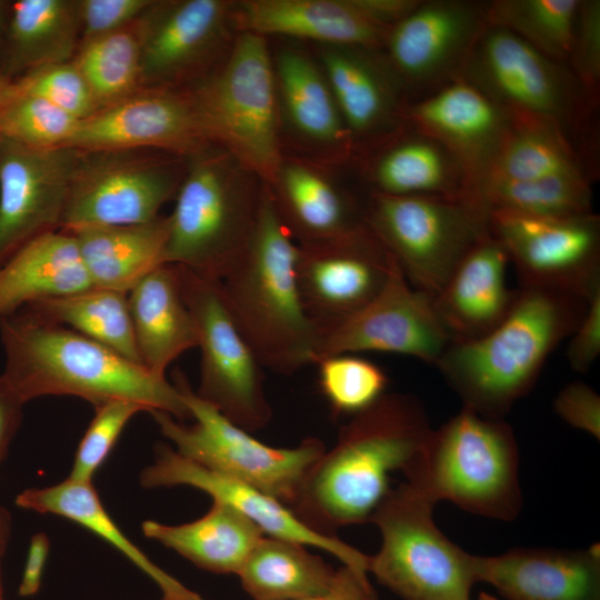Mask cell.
<instances>
[{"mask_svg": "<svg viewBox=\"0 0 600 600\" xmlns=\"http://www.w3.org/2000/svg\"><path fill=\"white\" fill-rule=\"evenodd\" d=\"M509 263L504 247L489 231L456 267L433 298L451 342L477 339L506 317L516 296L507 284Z\"/></svg>", "mask_w": 600, "mask_h": 600, "instance_id": "obj_27", "label": "cell"}, {"mask_svg": "<svg viewBox=\"0 0 600 600\" xmlns=\"http://www.w3.org/2000/svg\"><path fill=\"white\" fill-rule=\"evenodd\" d=\"M238 31L311 40L322 46L381 49L390 30L371 0L236 2Z\"/></svg>", "mask_w": 600, "mask_h": 600, "instance_id": "obj_24", "label": "cell"}, {"mask_svg": "<svg viewBox=\"0 0 600 600\" xmlns=\"http://www.w3.org/2000/svg\"><path fill=\"white\" fill-rule=\"evenodd\" d=\"M12 520L9 511L0 504V568L11 536Z\"/></svg>", "mask_w": 600, "mask_h": 600, "instance_id": "obj_53", "label": "cell"}, {"mask_svg": "<svg viewBox=\"0 0 600 600\" xmlns=\"http://www.w3.org/2000/svg\"><path fill=\"white\" fill-rule=\"evenodd\" d=\"M422 402L408 393H384L341 426L334 446L321 454L289 506L311 530H336L370 522L391 490L418 463L431 434Z\"/></svg>", "mask_w": 600, "mask_h": 600, "instance_id": "obj_1", "label": "cell"}, {"mask_svg": "<svg viewBox=\"0 0 600 600\" xmlns=\"http://www.w3.org/2000/svg\"><path fill=\"white\" fill-rule=\"evenodd\" d=\"M79 0L11 1L0 74L26 72L73 60L80 46Z\"/></svg>", "mask_w": 600, "mask_h": 600, "instance_id": "obj_33", "label": "cell"}, {"mask_svg": "<svg viewBox=\"0 0 600 600\" xmlns=\"http://www.w3.org/2000/svg\"><path fill=\"white\" fill-rule=\"evenodd\" d=\"M14 89L13 80L0 74V113Z\"/></svg>", "mask_w": 600, "mask_h": 600, "instance_id": "obj_55", "label": "cell"}, {"mask_svg": "<svg viewBox=\"0 0 600 600\" xmlns=\"http://www.w3.org/2000/svg\"><path fill=\"white\" fill-rule=\"evenodd\" d=\"M320 391L336 416L352 417L386 392L389 379L376 363L352 354H336L317 363Z\"/></svg>", "mask_w": 600, "mask_h": 600, "instance_id": "obj_43", "label": "cell"}, {"mask_svg": "<svg viewBox=\"0 0 600 600\" xmlns=\"http://www.w3.org/2000/svg\"><path fill=\"white\" fill-rule=\"evenodd\" d=\"M478 581L508 600H600V551L517 548L476 556Z\"/></svg>", "mask_w": 600, "mask_h": 600, "instance_id": "obj_25", "label": "cell"}, {"mask_svg": "<svg viewBox=\"0 0 600 600\" xmlns=\"http://www.w3.org/2000/svg\"><path fill=\"white\" fill-rule=\"evenodd\" d=\"M558 176L584 177L594 182L577 148L556 121L512 113L503 143L481 180H537Z\"/></svg>", "mask_w": 600, "mask_h": 600, "instance_id": "obj_37", "label": "cell"}, {"mask_svg": "<svg viewBox=\"0 0 600 600\" xmlns=\"http://www.w3.org/2000/svg\"><path fill=\"white\" fill-rule=\"evenodd\" d=\"M50 552V541L44 532L34 533L29 542L24 568L18 593L21 597L34 596L42 583L44 567Z\"/></svg>", "mask_w": 600, "mask_h": 600, "instance_id": "obj_50", "label": "cell"}, {"mask_svg": "<svg viewBox=\"0 0 600 600\" xmlns=\"http://www.w3.org/2000/svg\"><path fill=\"white\" fill-rule=\"evenodd\" d=\"M319 60L354 152L367 151L404 124L408 100L380 49L322 46Z\"/></svg>", "mask_w": 600, "mask_h": 600, "instance_id": "obj_22", "label": "cell"}, {"mask_svg": "<svg viewBox=\"0 0 600 600\" xmlns=\"http://www.w3.org/2000/svg\"><path fill=\"white\" fill-rule=\"evenodd\" d=\"M296 600H374V592L369 578L342 566L338 569L337 581L329 592Z\"/></svg>", "mask_w": 600, "mask_h": 600, "instance_id": "obj_52", "label": "cell"}, {"mask_svg": "<svg viewBox=\"0 0 600 600\" xmlns=\"http://www.w3.org/2000/svg\"><path fill=\"white\" fill-rule=\"evenodd\" d=\"M80 150H39L0 138V264L60 230Z\"/></svg>", "mask_w": 600, "mask_h": 600, "instance_id": "obj_19", "label": "cell"}, {"mask_svg": "<svg viewBox=\"0 0 600 600\" xmlns=\"http://www.w3.org/2000/svg\"><path fill=\"white\" fill-rule=\"evenodd\" d=\"M477 600H498V599L488 594L487 592H481Z\"/></svg>", "mask_w": 600, "mask_h": 600, "instance_id": "obj_56", "label": "cell"}, {"mask_svg": "<svg viewBox=\"0 0 600 600\" xmlns=\"http://www.w3.org/2000/svg\"><path fill=\"white\" fill-rule=\"evenodd\" d=\"M22 309L44 321L74 330L143 366L126 292L91 287L80 292L40 300Z\"/></svg>", "mask_w": 600, "mask_h": 600, "instance_id": "obj_38", "label": "cell"}, {"mask_svg": "<svg viewBox=\"0 0 600 600\" xmlns=\"http://www.w3.org/2000/svg\"><path fill=\"white\" fill-rule=\"evenodd\" d=\"M392 264L393 257L368 226L339 238L298 244V286L318 336L370 302Z\"/></svg>", "mask_w": 600, "mask_h": 600, "instance_id": "obj_18", "label": "cell"}, {"mask_svg": "<svg viewBox=\"0 0 600 600\" xmlns=\"http://www.w3.org/2000/svg\"><path fill=\"white\" fill-rule=\"evenodd\" d=\"M13 82L19 91L39 97L79 120L98 111L92 92L72 60L30 70Z\"/></svg>", "mask_w": 600, "mask_h": 600, "instance_id": "obj_45", "label": "cell"}, {"mask_svg": "<svg viewBox=\"0 0 600 600\" xmlns=\"http://www.w3.org/2000/svg\"><path fill=\"white\" fill-rule=\"evenodd\" d=\"M0 339L1 376L24 403L44 396H73L93 407L120 399L179 421L191 418L179 389L167 378L26 309L0 319Z\"/></svg>", "mask_w": 600, "mask_h": 600, "instance_id": "obj_2", "label": "cell"}, {"mask_svg": "<svg viewBox=\"0 0 600 600\" xmlns=\"http://www.w3.org/2000/svg\"><path fill=\"white\" fill-rule=\"evenodd\" d=\"M11 1L0 0V59L6 41Z\"/></svg>", "mask_w": 600, "mask_h": 600, "instance_id": "obj_54", "label": "cell"}, {"mask_svg": "<svg viewBox=\"0 0 600 600\" xmlns=\"http://www.w3.org/2000/svg\"><path fill=\"white\" fill-rule=\"evenodd\" d=\"M152 2L153 0H79L80 42L131 26Z\"/></svg>", "mask_w": 600, "mask_h": 600, "instance_id": "obj_47", "label": "cell"}, {"mask_svg": "<svg viewBox=\"0 0 600 600\" xmlns=\"http://www.w3.org/2000/svg\"><path fill=\"white\" fill-rule=\"evenodd\" d=\"M0 600H6L4 593H3V587H2V579H1V568H0Z\"/></svg>", "mask_w": 600, "mask_h": 600, "instance_id": "obj_57", "label": "cell"}, {"mask_svg": "<svg viewBox=\"0 0 600 600\" xmlns=\"http://www.w3.org/2000/svg\"><path fill=\"white\" fill-rule=\"evenodd\" d=\"M580 0H490L486 20L567 64Z\"/></svg>", "mask_w": 600, "mask_h": 600, "instance_id": "obj_41", "label": "cell"}, {"mask_svg": "<svg viewBox=\"0 0 600 600\" xmlns=\"http://www.w3.org/2000/svg\"><path fill=\"white\" fill-rule=\"evenodd\" d=\"M554 411L568 424L600 438V397L587 383L574 381L558 393Z\"/></svg>", "mask_w": 600, "mask_h": 600, "instance_id": "obj_48", "label": "cell"}, {"mask_svg": "<svg viewBox=\"0 0 600 600\" xmlns=\"http://www.w3.org/2000/svg\"><path fill=\"white\" fill-rule=\"evenodd\" d=\"M487 1L421 0L380 49L408 102L459 77L487 27Z\"/></svg>", "mask_w": 600, "mask_h": 600, "instance_id": "obj_16", "label": "cell"}, {"mask_svg": "<svg viewBox=\"0 0 600 600\" xmlns=\"http://www.w3.org/2000/svg\"><path fill=\"white\" fill-rule=\"evenodd\" d=\"M369 191L401 197L470 199L472 182L460 160L441 142L407 121L362 152Z\"/></svg>", "mask_w": 600, "mask_h": 600, "instance_id": "obj_26", "label": "cell"}, {"mask_svg": "<svg viewBox=\"0 0 600 600\" xmlns=\"http://www.w3.org/2000/svg\"><path fill=\"white\" fill-rule=\"evenodd\" d=\"M309 547L263 536L237 576L252 600H296L329 592L338 578Z\"/></svg>", "mask_w": 600, "mask_h": 600, "instance_id": "obj_36", "label": "cell"}, {"mask_svg": "<svg viewBox=\"0 0 600 600\" xmlns=\"http://www.w3.org/2000/svg\"><path fill=\"white\" fill-rule=\"evenodd\" d=\"M208 146L190 90L142 88L81 120L67 147L157 150L186 159Z\"/></svg>", "mask_w": 600, "mask_h": 600, "instance_id": "obj_20", "label": "cell"}, {"mask_svg": "<svg viewBox=\"0 0 600 600\" xmlns=\"http://www.w3.org/2000/svg\"><path fill=\"white\" fill-rule=\"evenodd\" d=\"M143 534L169 548L200 569L237 574L258 541L262 530L228 503L212 500L201 518L181 524L146 520Z\"/></svg>", "mask_w": 600, "mask_h": 600, "instance_id": "obj_34", "label": "cell"}, {"mask_svg": "<svg viewBox=\"0 0 600 600\" xmlns=\"http://www.w3.org/2000/svg\"><path fill=\"white\" fill-rule=\"evenodd\" d=\"M589 300L558 289L520 287L493 329L451 342L434 367L463 406L503 419L533 388L550 354L574 332Z\"/></svg>", "mask_w": 600, "mask_h": 600, "instance_id": "obj_3", "label": "cell"}, {"mask_svg": "<svg viewBox=\"0 0 600 600\" xmlns=\"http://www.w3.org/2000/svg\"><path fill=\"white\" fill-rule=\"evenodd\" d=\"M364 219L408 282L432 299L468 251L489 232V212L470 199L368 191Z\"/></svg>", "mask_w": 600, "mask_h": 600, "instance_id": "obj_11", "label": "cell"}, {"mask_svg": "<svg viewBox=\"0 0 600 600\" xmlns=\"http://www.w3.org/2000/svg\"><path fill=\"white\" fill-rule=\"evenodd\" d=\"M263 183L227 151L210 144L186 158L169 217L166 262L222 280L247 252Z\"/></svg>", "mask_w": 600, "mask_h": 600, "instance_id": "obj_5", "label": "cell"}, {"mask_svg": "<svg viewBox=\"0 0 600 600\" xmlns=\"http://www.w3.org/2000/svg\"><path fill=\"white\" fill-rule=\"evenodd\" d=\"M72 61L84 77L98 110L133 96L142 89L138 21L80 42Z\"/></svg>", "mask_w": 600, "mask_h": 600, "instance_id": "obj_40", "label": "cell"}, {"mask_svg": "<svg viewBox=\"0 0 600 600\" xmlns=\"http://www.w3.org/2000/svg\"><path fill=\"white\" fill-rule=\"evenodd\" d=\"M190 92L208 142L271 187L283 157L273 61L266 38L239 31L222 63Z\"/></svg>", "mask_w": 600, "mask_h": 600, "instance_id": "obj_8", "label": "cell"}, {"mask_svg": "<svg viewBox=\"0 0 600 600\" xmlns=\"http://www.w3.org/2000/svg\"><path fill=\"white\" fill-rule=\"evenodd\" d=\"M404 119L450 150L468 171L472 190L489 171L512 113L457 77L404 107ZM472 193V191H471Z\"/></svg>", "mask_w": 600, "mask_h": 600, "instance_id": "obj_23", "label": "cell"}, {"mask_svg": "<svg viewBox=\"0 0 600 600\" xmlns=\"http://www.w3.org/2000/svg\"><path fill=\"white\" fill-rule=\"evenodd\" d=\"M80 121L39 97L19 91L14 84L0 113V138L39 150L67 147Z\"/></svg>", "mask_w": 600, "mask_h": 600, "instance_id": "obj_42", "label": "cell"}, {"mask_svg": "<svg viewBox=\"0 0 600 600\" xmlns=\"http://www.w3.org/2000/svg\"><path fill=\"white\" fill-rule=\"evenodd\" d=\"M179 268L183 298L199 332L200 380L194 392L248 432L264 428L272 409L263 367L233 321L219 281Z\"/></svg>", "mask_w": 600, "mask_h": 600, "instance_id": "obj_13", "label": "cell"}, {"mask_svg": "<svg viewBox=\"0 0 600 600\" xmlns=\"http://www.w3.org/2000/svg\"><path fill=\"white\" fill-rule=\"evenodd\" d=\"M592 182L584 177L558 176L537 180L487 178L479 181L471 199L493 210L542 217H576L594 212Z\"/></svg>", "mask_w": 600, "mask_h": 600, "instance_id": "obj_39", "label": "cell"}, {"mask_svg": "<svg viewBox=\"0 0 600 600\" xmlns=\"http://www.w3.org/2000/svg\"><path fill=\"white\" fill-rule=\"evenodd\" d=\"M140 483L147 489L187 486L201 490L212 500L228 503L242 512L264 536L321 549L340 560L342 566L368 578L369 556L337 536H326L311 530L287 504L256 488L186 459L167 443L156 446L154 460L141 471Z\"/></svg>", "mask_w": 600, "mask_h": 600, "instance_id": "obj_21", "label": "cell"}, {"mask_svg": "<svg viewBox=\"0 0 600 600\" xmlns=\"http://www.w3.org/2000/svg\"><path fill=\"white\" fill-rule=\"evenodd\" d=\"M450 343L433 299L413 288L393 259L383 288L370 302L319 332L316 363L329 356L377 351L434 366Z\"/></svg>", "mask_w": 600, "mask_h": 600, "instance_id": "obj_17", "label": "cell"}, {"mask_svg": "<svg viewBox=\"0 0 600 600\" xmlns=\"http://www.w3.org/2000/svg\"><path fill=\"white\" fill-rule=\"evenodd\" d=\"M297 253L298 243L263 184L249 248L219 284L233 321L261 366L287 376L316 363L318 342L298 286Z\"/></svg>", "mask_w": 600, "mask_h": 600, "instance_id": "obj_4", "label": "cell"}, {"mask_svg": "<svg viewBox=\"0 0 600 600\" xmlns=\"http://www.w3.org/2000/svg\"><path fill=\"white\" fill-rule=\"evenodd\" d=\"M96 413L77 448L68 476L78 481L92 482L129 420L143 406L130 400H111L94 407Z\"/></svg>", "mask_w": 600, "mask_h": 600, "instance_id": "obj_44", "label": "cell"}, {"mask_svg": "<svg viewBox=\"0 0 600 600\" xmlns=\"http://www.w3.org/2000/svg\"><path fill=\"white\" fill-rule=\"evenodd\" d=\"M184 170L186 159L157 150H80L60 230L152 221Z\"/></svg>", "mask_w": 600, "mask_h": 600, "instance_id": "obj_12", "label": "cell"}, {"mask_svg": "<svg viewBox=\"0 0 600 600\" xmlns=\"http://www.w3.org/2000/svg\"><path fill=\"white\" fill-rule=\"evenodd\" d=\"M434 502L408 482L391 488L370 522L381 534L369 573L404 600H471L476 556L433 521Z\"/></svg>", "mask_w": 600, "mask_h": 600, "instance_id": "obj_9", "label": "cell"}, {"mask_svg": "<svg viewBox=\"0 0 600 600\" xmlns=\"http://www.w3.org/2000/svg\"><path fill=\"white\" fill-rule=\"evenodd\" d=\"M272 61L279 111L292 131L311 144L329 147L342 156L356 153L320 66L294 48L280 49Z\"/></svg>", "mask_w": 600, "mask_h": 600, "instance_id": "obj_31", "label": "cell"}, {"mask_svg": "<svg viewBox=\"0 0 600 600\" xmlns=\"http://www.w3.org/2000/svg\"><path fill=\"white\" fill-rule=\"evenodd\" d=\"M70 233L93 287L128 293L167 263L168 216L146 223L89 227Z\"/></svg>", "mask_w": 600, "mask_h": 600, "instance_id": "obj_32", "label": "cell"}, {"mask_svg": "<svg viewBox=\"0 0 600 600\" xmlns=\"http://www.w3.org/2000/svg\"><path fill=\"white\" fill-rule=\"evenodd\" d=\"M489 231L504 247L520 287L558 289L590 299L600 290V218L489 213Z\"/></svg>", "mask_w": 600, "mask_h": 600, "instance_id": "obj_15", "label": "cell"}, {"mask_svg": "<svg viewBox=\"0 0 600 600\" xmlns=\"http://www.w3.org/2000/svg\"><path fill=\"white\" fill-rule=\"evenodd\" d=\"M16 504L33 512L63 517L104 539L159 587L162 600H203L127 538L107 512L92 482L68 477L53 486L28 488L16 497Z\"/></svg>", "mask_w": 600, "mask_h": 600, "instance_id": "obj_35", "label": "cell"}, {"mask_svg": "<svg viewBox=\"0 0 600 600\" xmlns=\"http://www.w3.org/2000/svg\"><path fill=\"white\" fill-rule=\"evenodd\" d=\"M173 383L194 422L184 424L167 412H150L173 449L186 459L289 507L309 469L326 451L322 440L307 437L293 448L268 446L199 398L181 371L174 372Z\"/></svg>", "mask_w": 600, "mask_h": 600, "instance_id": "obj_10", "label": "cell"}, {"mask_svg": "<svg viewBox=\"0 0 600 600\" xmlns=\"http://www.w3.org/2000/svg\"><path fill=\"white\" fill-rule=\"evenodd\" d=\"M24 404L0 374V466L21 424Z\"/></svg>", "mask_w": 600, "mask_h": 600, "instance_id": "obj_51", "label": "cell"}, {"mask_svg": "<svg viewBox=\"0 0 600 600\" xmlns=\"http://www.w3.org/2000/svg\"><path fill=\"white\" fill-rule=\"evenodd\" d=\"M518 447L503 419L461 410L431 431L422 457L406 476L434 503L453 502L473 514L503 521L520 512Z\"/></svg>", "mask_w": 600, "mask_h": 600, "instance_id": "obj_7", "label": "cell"}, {"mask_svg": "<svg viewBox=\"0 0 600 600\" xmlns=\"http://www.w3.org/2000/svg\"><path fill=\"white\" fill-rule=\"evenodd\" d=\"M138 29L142 88L190 90L229 53L239 32L236 2L153 0Z\"/></svg>", "mask_w": 600, "mask_h": 600, "instance_id": "obj_14", "label": "cell"}, {"mask_svg": "<svg viewBox=\"0 0 600 600\" xmlns=\"http://www.w3.org/2000/svg\"><path fill=\"white\" fill-rule=\"evenodd\" d=\"M93 287L70 232L44 233L0 264V319L26 306Z\"/></svg>", "mask_w": 600, "mask_h": 600, "instance_id": "obj_30", "label": "cell"}, {"mask_svg": "<svg viewBox=\"0 0 600 600\" xmlns=\"http://www.w3.org/2000/svg\"><path fill=\"white\" fill-rule=\"evenodd\" d=\"M567 66L588 98L600 106L599 0H580Z\"/></svg>", "mask_w": 600, "mask_h": 600, "instance_id": "obj_46", "label": "cell"}, {"mask_svg": "<svg viewBox=\"0 0 600 600\" xmlns=\"http://www.w3.org/2000/svg\"><path fill=\"white\" fill-rule=\"evenodd\" d=\"M459 77L511 113L556 121L598 179L599 104L588 98L566 63L508 30L487 24Z\"/></svg>", "mask_w": 600, "mask_h": 600, "instance_id": "obj_6", "label": "cell"}, {"mask_svg": "<svg viewBox=\"0 0 600 600\" xmlns=\"http://www.w3.org/2000/svg\"><path fill=\"white\" fill-rule=\"evenodd\" d=\"M277 211L298 244L339 238L364 227V199L341 189L318 169L284 160L269 187Z\"/></svg>", "mask_w": 600, "mask_h": 600, "instance_id": "obj_28", "label": "cell"}, {"mask_svg": "<svg viewBox=\"0 0 600 600\" xmlns=\"http://www.w3.org/2000/svg\"><path fill=\"white\" fill-rule=\"evenodd\" d=\"M600 354V290L589 300L587 310L566 351L570 367L580 373H586Z\"/></svg>", "mask_w": 600, "mask_h": 600, "instance_id": "obj_49", "label": "cell"}, {"mask_svg": "<svg viewBox=\"0 0 600 600\" xmlns=\"http://www.w3.org/2000/svg\"><path fill=\"white\" fill-rule=\"evenodd\" d=\"M128 304L143 367L166 378L167 368L199 342L196 320L183 298L179 266L166 263L142 278L128 292Z\"/></svg>", "mask_w": 600, "mask_h": 600, "instance_id": "obj_29", "label": "cell"}]
</instances>
